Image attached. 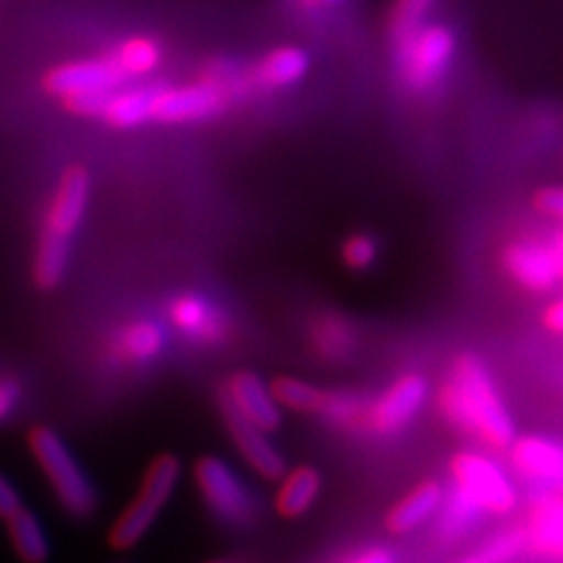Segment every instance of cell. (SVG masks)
<instances>
[{"instance_id":"obj_1","label":"cell","mask_w":563,"mask_h":563,"mask_svg":"<svg viewBox=\"0 0 563 563\" xmlns=\"http://www.w3.org/2000/svg\"><path fill=\"white\" fill-rule=\"evenodd\" d=\"M437 409L449 428L490 451H507L517 437L496 380L474 352H461L451 362L446 378L439 383Z\"/></svg>"},{"instance_id":"obj_2","label":"cell","mask_w":563,"mask_h":563,"mask_svg":"<svg viewBox=\"0 0 563 563\" xmlns=\"http://www.w3.org/2000/svg\"><path fill=\"white\" fill-rule=\"evenodd\" d=\"M90 200V174L82 165H70L62 174L43 221L33 256V282L43 291L62 285L68 271L70 238L76 235Z\"/></svg>"},{"instance_id":"obj_3","label":"cell","mask_w":563,"mask_h":563,"mask_svg":"<svg viewBox=\"0 0 563 563\" xmlns=\"http://www.w3.org/2000/svg\"><path fill=\"white\" fill-rule=\"evenodd\" d=\"M181 461L174 453H163L155 457L144 479H141L139 493L111 528L109 542L113 550L128 552L146 538L153 523L165 512L167 503L174 498L176 486L181 482Z\"/></svg>"},{"instance_id":"obj_4","label":"cell","mask_w":563,"mask_h":563,"mask_svg":"<svg viewBox=\"0 0 563 563\" xmlns=\"http://www.w3.org/2000/svg\"><path fill=\"white\" fill-rule=\"evenodd\" d=\"M29 449L41 465L52 493L66 515L85 519L97 509V490L82 465L70 453L64 439L52 428H35L29 434Z\"/></svg>"},{"instance_id":"obj_5","label":"cell","mask_w":563,"mask_h":563,"mask_svg":"<svg viewBox=\"0 0 563 563\" xmlns=\"http://www.w3.org/2000/svg\"><path fill=\"white\" fill-rule=\"evenodd\" d=\"M451 488L482 515L507 517L515 512L519 493L493 457L477 451H457L449 461Z\"/></svg>"},{"instance_id":"obj_6","label":"cell","mask_w":563,"mask_h":563,"mask_svg":"<svg viewBox=\"0 0 563 563\" xmlns=\"http://www.w3.org/2000/svg\"><path fill=\"white\" fill-rule=\"evenodd\" d=\"M192 479L211 515H217L223 523L233 528H250L256 523L261 512L256 496L219 455H202L192 467Z\"/></svg>"},{"instance_id":"obj_7","label":"cell","mask_w":563,"mask_h":563,"mask_svg":"<svg viewBox=\"0 0 563 563\" xmlns=\"http://www.w3.org/2000/svg\"><path fill=\"white\" fill-rule=\"evenodd\" d=\"M500 263L507 277L526 291L544 294L563 279V235H528L505 244Z\"/></svg>"},{"instance_id":"obj_8","label":"cell","mask_w":563,"mask_h":563,"mask_svg":"<svg viewBox=\"0 0 563 563\" xmlns=\"http://www.w3.org/2000/svg\"><path fill=\"white\" fill-rule=\"evenodd\" d=\"M430 397V383L420 372H407L368 397L364 432L376 439H393L407 430Z\"/></svg>"},{"instance_id":"obj_9","label":"cell","mask_w":563,"mask_h":563,"mask_svg":"<svg viewBox=\"0 0 563 563\" xmlns=\"http://www.w3.org/2000/svg\"><path fill=\"white\" fill-rule=\"evenodd\" d=\"M401 78L413 90H428L446 74L455 38L446 26H418L409 35L395 41Z\"/></svg>"},{"instance_id":"obj_10","label":"cell","mask_w":563,"mask_h":563,"mask_svg":"<svg viewBox=\"0 0 563 563\" xmlns=\"http://www.w3.org/2000/svg\"><path fill=\"white\" fill-rule=\"evenodd\" d=\"M228 103L225 90L214 80H202L186 87H155L151 120L157 122H198L219 115Z\"/></svg>"},{"instance_id":"obj_11","label":"cell","mask_w":563,"mask_h":563,"mask_svg":"<svg viewBox=\"0 0 563 563\" xmlns=\"http://www.w3.org/2000/svg\"><path fill=\"white\" fill-rule=\"evenodd\" d=\"M169 324L196 345H221L231 336L228 314L198 291L176 294L167 303Z\"/></svg>"},{"instance_id":"obj_12","label":"cell","mask_w":563,"mask_h":563,"mask_svg":"<svg viewBox=\"0 0 563 563\" xmlns=\"http://www.w3.org/2000/svg\"><path fill=\"white\" fill-rule=\"evenodd\" d=\"M509 463L533 490L563 493V444L550 437L526 434L509 444Z\"/></svg>"},{"instance_id":"obj_13","label":"cell","mask_w":563,"mask_h":563,"mask_svg":"<svg viewBox=\"0 0 563 563\" xmlns=\"http://www.w3.org/2000/svg\"><path fill=\"white\" fill-rule=\"evenodd\" d=\"M219 409H221L223 426L228 434H231L235 449L244 457V463L250 465L258 477L277 482L282 474L287 472V461L285 455L279 453V449L271 442L268 432H263L261 428L254 426V422L242 418L231 404L223 401L221 397H219Z\"/></svg>"},{"instance_id":"obj_14","label":"cell","mask_w":563,"mask_h":563,"mask_svg":"<svg viewBox=\"0 0 563 563\" xmlns=\"http://www.w3.org/2000/svg\"><path fill=\"white\" fill-rule=\"evenodd\" d=\"M125 78L113 59L66 62L45 70L43 90L59 99L85 92H113Z\"/></svg>"},{"instance_id":"obj_15","label":"cell","mask_w":563,"mask_h":563,"mask_svg":"<svg viewBox=\"0 0 563 563\" xmlns=\"http://www.w3.org/2000/svg\"><path fill=\"white\" fill-rule=\"evenodd\" d=\"M219 397L263 432L271 434L282 426V409L273 399L268 383L250 368H240L228 376Z\"/></svg>"},{"instance_id":"obj_16","label":"cell","mask_w":563,"mask_h":563,"mask_svg":"<svg viewBox=\"0 0 563 563\" xmlns=\"http://www.w3.org/2000/svg\"><path fill=\"white\" fill-rule=\"evenodd\" d=\"M526 550L563 561V493L536 490L526 526Z\"/></svg>"},{"instance_id":"obj_17","label":"cell","mask_w":563,"mask_h":563,"mask_svg":"<svg viewBox=\"0 0 563 563\" xmlns=\"http://www.w3.org/2000/svg\"><path fill=\"white\" fill-rule=\"evenodd\" d=\"M308 343L317 360L329 364H345L357 355L360 333L345 314L324 310L308 327Z\"/></svg>"},{"instance_id":"obj_18","label":"cell","mask_w":563,"mask_h":563,"mask_svg":"<svg viewBox=\"0 0 563 563\" xmlns=\"http://www.w3.org/2000/svg\"><path fill=\"white\" fill-rule=\"evenodd\" d=\"M446 486L439 479H426L416 484L407 496H401L385 515V528L393 536L413 533L416 528L434 519L442 507Z\"/></svg>"},{"instance_id":"obj_19","label":"cell","mask_w":563,"mask_h":563,"mask_svg":"<svg viewBox=\"0 0 563 563\" xmlns=\"http://www.w3.org/2000/svg\"><path fill=\"white\" fill-rule=\"evenodd\" d=\"M273 507L279 517L301 519L308 515L322 493V472L314 465H296L277 479Z\"/></svg>"},{"instance_id":"obj_20","label":"cell","mask_w":563,"mask_h":563,"mask_svg":"<svg viewBox=\"0 0 563 563\" xmlns=\"http://www.w3.org/2000/svg\"><path fill=\"white\" fill-rule=\"evenodd\" d=\"M366 407L368 395L360 390H352V387H322V399L314 416L336 430L362 434Z\"/></svg>"},{"instance_id":"obj_21","label":"cell","mask_w":563,"mask_h":563,"mask_svg":"<svg viewBox=\"0 0 563 563\" xmlns=\"http://www.w3.org/2000/svg\"><path fill=\"white\" fill-rule=\"evenodd\" d=\"M310 68V57L303 47L282 45L268 52L256 66L254 78L266 87H289L301 80Z\"/></svg>"},{"instance_id":"obj_22","label":"cell","mask_w":563,"mask_h":563,"mask_svg":"<svg viewBox=\"0 0 563 563\" xmlns=\"http://www.w3.org/2000/svg\"><path fill=\"white\" fill-rule=\"evenodd\" d=\"M5 523H8V536L16 559L22 563H47L49 538L38 517L29 512L26 507H22L20 512L10 517Z\"/></svg>"},{"instance_id":"obj_23","label":"cell","mask_w":563,"mask_h":563,"mask_svg":"<svg viewBox=\"0 0 563 563\" xmlns=\"http://www.w3.org/2000/svg\"><path fill=\"white\" fill-rule=\"evenodd\" d=\"M167 345L165 329L151 320H136L120 331L118 355L130 364H148Z\"/></svg>"},{"instance_id":"obj_24","label":"cell","mask_w":563,"mask_h":563,"mask_svg":"<svg viewBox=\"0 0 563 563\" xmlns=\"http://www.w3.org/2000/svg\"><path fill=\"white\" fill-rule=\"evenodd\" d=\"M153 95H155V87H134V90H122V92L113 90L101 118L118 130L144 125L146 120H151Z\"/></svg>"},{"instance_id":"obj_25","label":"cell","mask_w":563,"mask_h":563,"mask_svg":"<svg viewBox=\"0 0 563 563\" xmlns=\"http://www.w3.org/2000/svg\"><path fill=\"white\" fill-rule=\"evenodd\" d=\"M268 387L279 409L314 416L317 407H320L322 387H317L308 380L294 378V376H277L268 383Z\"/></svg>"},{"instance_id":"obj_26","label":"cell","mask_w":563,"mask_h":563,"mask_svg":"<svg viewBox=\"0 0 563 563\" xmlns=\"http://www.w3.org/2000/svg\"><path fill=\"white\" fill-rule=\"evenodd\" d=\"M526 550V533L523 526L505 528V531L493 533L482 548L461 559L457 563H509Z\"/></svg>"},{"instance_id":"obj_27","label":"cell","mask_w":563,"mask_h":563,"mask_svg":"<svg viewBox=\"0 0 563 563\" xmlns=\"http://www.w3.org/2000/svg\"><path fill=\"white\" fill-rule=\"evenodd\" d=\"M113 62L120 66V70L128 78L144 76V74H151V70L161 64V47H157L155 41L144 38V35H136V38H130L120 45Z\"/></svg>"},{"instance_id":"obj_28","label":"cell","mask_w":563,"mask_h":563,"mask_svg":"<svg viewBox=\"0 0 563 563\" xmlns=\"http://www.w3.org/2000/svg\"><path fill=\"white\" fill-rule=\"evenodd\" d=\"M378 256H380V244L368 233H355L345 238L341 244V261L343 266L352 273H364L368 268H374Z\"/></svg>"},{"instance_id":"obj_29","label":"cell","mask_w":563,"mask_h":563,"mask_svg":"<svg viewBox=\"0 0 563 563\" xmlns=\"http://www.w3.org/2000/svg\"><path fill=\"white\" fill-rule=\"evenodd\" d=\"M434 5V0H397L393 16H390V31L393 38L399 41L409 35L413 29L422 24V16Z\"/></svg>"},{"instance_id":"obj_30","label":"cell","mask_w":563,"mask_h":563,"mask_svg":"<svg viewBox=\"0 0 563 563\" xmlns=\"http://www.w3.org/2000/svg\"><path fill=\"white\" fill-rule=\"evenodd\" d=\"M533 207L544 217L563 221V186L540 188L533 196Z\"/></svg>"},{"instance_id":"obj_31","label":"cell","mask_w":563,"mask_h":563,"mask_svg":"<svg viewBox=\"0 0 563 563\" xmlns=\"http://www.w3.org/2000/svg\"><path fill=\"white\" fill-rule=\"evenodd\" d=\"M339 563H397V554L385 544H368V548L345 554Z\"/></svg>"},{"instance_id":"obj_32","label":"cell","mask_w":563,"mask_h":563,"mask_svg":"<svg viewBox=\"0 0 563 563\" xmlns=\"http://www.w3.org/2000/svg\"><path fill=\"white\" fill-rule=\"evenodd\" d=\"M24 505H22V496L16 486L5 477V474H0V519L8 521L10 517H14L20 512Z\"/></svg>"},{"instance_id":"obj_33","label":"cell","mask_w":563,"mask_h":563,"mask_svg":"<svg viewBox=\"0 0 563 563\" xmlns=\"http://www.w3.org/2000/svg\"><path fill=\"white\" fill-rule=\"evenodd\" d=\"M20 404V385L10 378H0V422H5Z\"/></svg>"},{"instance_id":"obj_34","label":"cell","mask_w":563,"mask_h":563,"mask_svg":"<svg viewBox=\"0 0 563 563\" xmlns=\"http://www.w3.org/2000/svg\"><path fill=\"white\" fill-rule=\"evenodd\" d=\"M542 327L556 336H563V296L542 310Z\"/></svg>"},{"instance_id":"obj_35","label":"cell","mask_w":563,"mask_h":563,"mask_svg":"<svg viewBox=\"0 0 563 563\" xmlns=\"http://www.w3.org/2000/svg\"><path fill=\"white\" fill-rule=\"evenodd\" d=\"M205 563H246L242 556H221V559H211Z\"/></svg>"},{"instance_id":"obj_36","label":"cell","mask_w":563,"mask_h":563,"mask_svg":"<svg viewBox=\"0 0 563 563\" xmlns=\"http://www.w3.org/2000/svg\"><path fill=\"white\" fill-rule=\"evenodd\" d=\"M312 3H336V0H312Z\"/></svg>"},{"instance_id":"obj_37","label":"cell","mask_w":563,"mask_h":563,"mask_svg":"<svg viewBox=\"0 0 563 563\" xmlns=\"http://www.w3.org/2000/svg\"><path fill=\"white\" fill-rule=\"evenodd\" d=\"M559 231H561V235H563V223H561V228H559Z\"/></svg>"}]
</instances>
